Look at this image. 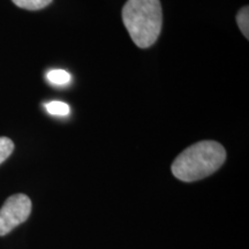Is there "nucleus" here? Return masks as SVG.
Segmentation results:
<instances>
[{
	"label": "nucleus",
	"instance_id": "1",
	"mask_svg": "<svg viewBox=\"0 0 249 249\" xmlns=\"http://www.w3.org/2000/svg\"><path fill=\"white\" fill-rule=\"evenodd\" d=\"M226 160V151L220 143L202 141L183 150L172 164L173 176L185 182L204 179L219 169Z\"/></svg>",
	"mask_w": 249,
	"mask_h": 249
},
{
	"label": "nucleus",
	"instance_id": "2",
	"mask_svg": "<svg viewBox=\"0 0 249 249\" xmlns=\"http://www.w3.org/2000/svg\"><path fill=\"white\" fill-rule=\"evenodd\" d=\"M123 21L130 38L139 48L147 49L160 37L163 11L160 0H127Z\"/></svg>",
	"mask_w": 249,
	"mask_h": 249
},
{
	"label": "nucleus",
	"instance_id": "3",
	"mask_svg": "<svg viewBox=\"0 0 249 249\" xmlns=\"http://www.w3.org/2000/svg\"><path fill=\"white\" fill-rule=\"evenodd\" d=\"M31 213V201L27 195L15 194L8 197L0 209V236L12 232L26 222Z\"/></svg>",
	"mask_w": 249,
	"mask_h": 249
},
{
	"label": "nucleus",
	"instance_id": "4",
	"mask_svg": "<svg viewBox=\"0 0 249 249\" xmlns=\"http://www.w3.org/2000/svg\"><path fill=\"white\" fill-rule=\"evenodd\" d=\"M46 79L53 86H66L71 82V76L68 71L64 70H52L48 71Z\"/></svg>",
	"mask_w": 249,
	"mask_h": 249
},
{
	"label": "nucleus",
	"instance_id": "5",
	"mask_svg": "<svg viewBox=\"0 0 249 249\" xmlns=\"http://www.w3.org/2000/svg\"><path fill=\"white\" fill-rule=\"evenodd\" d=\"M12 1L20 8L28 9V11H38V9L45 8L53 0H12Z\"/></svg>",
	"mask_w": 249,
	"mask_h": 249
},
{
	"label": "nucleus",
	"instance_id": "6",
	"mask_svg": "<svg viewBox=\"0 0 249 249\" xmlns=\"http://www.w3.org/2000/svg\"><path fill=\"white\" fill-rule=\"evenodd\" d=\"M45 108L50 114H52V116L66 117L71 113L70 105L60 101H53L48 103V104H45Z\"/></svg>",
	"mask_w": 249,
	"mask_h": 249
},
{
	"label": "nucleus",
	"instance_id": "7",
	"mask_svg": "<svg viewBox=\"0 0 249 249\" xmlns=\"http://www.w3.org/2000/svg\"><path fill=\"white\" fill-rule=\"evenodd\" d=\"M236 22L246 38H249V7L244 6L236 15Z\"/></svg>",
	"mask_w": 249,
	"mask_h": 249
},
{
	"label": "nucleus",
	"instance_id": "8",
	"mask_svg": "<svg viewBox=\"0 0 249 249\" xmlns=\"http://www.w3.org/2000/svg\"><path fill=\"white\" fill-rule=\"evenodd\" d=\"M14 150V143L11 139L1 136L0 138V164L4 163Z\"/></svg>",
	"mask_w": 249,
	"mask_h": 249
}]
</instances>
